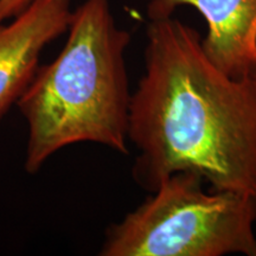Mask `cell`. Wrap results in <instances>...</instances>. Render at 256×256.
Returning a JSON list of instances; mask_svg holds the SVG:
<instances>
[{
	"instance_id": "obj_1",
	"label": "cell",
	"mask_w": 256,
	"mask_h": 256,
	"mask_svg": "<svg viewBox=\"0 0 256 256\" xmlns=\"http://www.w3.org/2000/svg\"><path fill=\"white\" fill-rule=\"evenodd\" d=\"M146 36L128 122L136 183L154 192L188 171L210 190L256 198V75L230 78L208 58L200 34L172 16L150 18Z\"/></svg>"
},
{
	"instance_id": "obj_6",
	"label": "cell",
	"mask_w": 256,
	"mask_h": 256,
	"mask_svg": "<svg viewBox=\"0 0 256 256\" xmlns=\"http://www.w3.org/2000/svg\"><path fill=\"white\" fill-rule=\"evenodd\" d=\"M36 0H0V22H8L26 10Z\"/></svg>"
},
{
	"instance_id": "obj_2",
	"label": "cell",
	"mask_w": 256,
	"mask_h": 256,
	"mask_svg": "<svg viewBox=\"0 0 256 256\" xmlns=\"http://www.w3.org/2000/svg\"><path fill=\"white\" fill-rule=\"evenodd\" d=\"M66 32L58 56L40 66L16 104L28 124V174L74 144L128 153L130 32L118 26L108 0H84L72 11Z\"/></svg>"
},
{
	"instance_id": "obj_5",
	"label": "cell",
	"mask_w": 256,
	"mask_h": 256,
	"mask_svg": "<svg viewBox=\"0 0 256 256\" xmlns=\"http://www.w3.org/2000/svg\"><path fill=\"white\" fill-rule=\"evenodd\" d=\"M191 6L208 25L204 52L232 78L256 75V0H151L148 18L168 17Z\"/></svg>"
},
{
	"instance_id": "obj_3",
	"label": "cell",
	"mask_w": 256,
	"mask_h": 256,
	"mask_svg": "<svg viewBox=\"0 0 256 256\" xmlns=\"http://www.w3.org/2000/svg\"><path fill=\"white\" fill-rule=\"evenodd\" d=\"M176 172L106 232L102 256H256V198Z\"/></svg>"
},
{
	"instance_id": "obj_4",
	"label": "cell",
	"mask_w": 256,
	"mask_h": 256,
	"mask_svg": "<svg viewBox=\"0 0 256 256\" xmlns=\"http://www.w3.org/2000/svg\"><path fill=\"white\" fill-rule=\"evenodd\" d=\"M72 14L70 0H36L0 22V120L36 75L43 50L68 31Z\"/></svg>"
}]
</instances>
